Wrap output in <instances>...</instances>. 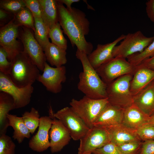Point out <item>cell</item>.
Listing matches in <instances>:
<instances>
[{"mask_svg": "<svg viewBox=\"0 0 154 154\" xmlns=\"http://www.w3.org/2000/svg\"><path fill=\"white\" fill-rule=\"evenodd\" d=\"M59 22L53 25L49 30L48 36L52 43L57 46L66 50L67 43L66 39L64 37L63 31Z\"/></svg>", "mask_w": 154, "mask_h": 154, "instance_id": "cell-27", "label": "cell"}, {"mask_svg": "<svg viewBox=\"0 0 154 154\" xmlns=\"http://www.w3.org/2000/svg\"><path fill=\"white\" fill-rule=\"evenodd\" d=\"M149 117L133 103L124 109L121 124L135 131L148 123Z\"/></svg>", "mask_w": 154, "mask_h": 154, "instance_id": "cell-18", "label": "cell"}, {"mask_svg": "<svg viewBox=\"0 0 154 154\" xmlns=\"http://www.w3.org/2000/svg\"><path fill=\"white\" fill-rule=\"evenodd\" d=\"M16 109L14 100L9 94L0 92V135L6 134L9 126L7 115L10 111Z\"/></svg>", "mask_w": 154, "mask_h": 154, "instance_id": "cell-23", "label": "cell"}, {"mask_svg": "<svg viewBox=\"0 0 154 154\" xmlns=\"http://www.w3.org/2000/svg\"><path fill=\"white\" fill-rule=\"evenodd\" d=\"M14 18L16 23L20 26L26 27L35 31L34 17L31 11L26 7L15 14Z\"/></svg>", "mask_w": 154, "mask_h": 154, "instance_id": "cell-28", "label": "cell"}, {"mask_svg": "<svg viewBox=\"0 0 154 154\" xmlns=\"http://www.w3.org/2000/svg\"><path fill=\"white\" fill-rule=\"evenodd\" d=\"M41 12V18L49 29L59 22L58 4L57 0H38Z\"/></svg>", "mask_w": 154, "mask_h": 154, "instance_id": "cell-22", "label": "cell"}, {"mask_svg": "<svg viewBox=\"0 0 154 154\" xmlns=\"http://www.w3.org/2000/svg\"><path fill=\"white\" fill-rule=\"evenodd\" d=\"M137 66L154 70V56L145 60Z\"/></svg>", "mask_w": 154, "mask_h": 154, "instance_id": "cell-40", "label": "cell"}, {"mask_svg": "<svg viewBox=\"0 0 154 154\" xmlns=\"http://www.w3.org/2000/svg\"><path fill=\"white\" fill-rule=\"evenodd\" d=\"M49 112V114L62 122L74 140H80L90 129L70 107H65L54 113L50 107Z\"/></svg>", "mask_w": 154, "mask_h": 154, "instance_id": "cell-7", "label": "cell"}, {"mask_svg": "<svg viewBox=\"0 0 154 154\" xmlns=\"http://www.w3.org/2000/svg\"><path fill=\"white\" fill-rule=\"evenodd\" d=\"M33 91L32 85L23 87L17 86L8 75L0 72V91L6 93L12 97L16 109L24 107L29 104Z\"/></svg>", "mask_w": 154, "mask_h": 154, "instance_id": "cell-11", "label": "cell"}, {"mask_svg": "<svg viewBox=\"0 0 154 154\" xmlns=\"http://www.w3.org/2000/svg\"><path fill=\"white\" fill-rule=\"evenodd\" d=\"M40 116L38 111L33 107L30 111H26L22 115L23 121L31 134L39 126Z\"/></svg>", "mask_w": 154, "mask_h": 154, "instance_id": "cell-29", "label": "cell"}, {"mask_svg": "<svg viewBox=\"0 0 154 154\" xmlns=\"http://www.w3.org/2000/svg\"><path fill=\"white\" fill-rule=\"evenodd\" d=\"M43 50L46 60L52 66L60 67L66 63V50L50 42Z\"/></svg>", "mask_w": 154, "mask_h": 154, "instance_id": "cell-24", "label": "cell"}, {"mask_svg": "<svg viewBox=\"0 0 154 154\" xmlns=\"http://www.w3.org/2000/svg\"><path fill=\"white\" fill-rule=\"evenodd\" d=\"M42 72L37 81L40 82L48 91L54 94L60 92L62 88V84L65 82L66 79V67L62 66L53 67L46 62Z\"/></svg>", "mask_w": 154, "mask_h": 154, "instance_id": "cell-13", "label": "cell"}, {"mask_svg": "<svg viewBox=\"0 0 154 154\" xmlns=\"http://www.w3.org/2000/svg\"><path fill=\"white\" fill-rule=\"evenodd\" d=\"M133 103L149 117L154 114V86L153 81L133 96Z\"/></svg>", "mask_w": 154, "mask_h": 154, "instance_id": "cell-19", "label": "cell"}, {"mask_svg": "<svg viewBox=\"0 0 154 154\" xmlns=\"http://www.w3.org/2000/svg\"><path fill=\"white\" fill-rule=\"evenodd\" d=\"M0 8L14 15L26 7L23 0H0Z\"/></svg>", "mask_w": 154, "mask_h": 154, "instance_id": "cell-31", "label": "cell"}, {"mask_svg": "<svg viewBox=\"0 0 154 154\" xmlns=\"http://www.w3.org/2000/svg\"><path fill=\"white\" fill-rule=\"evenodd\" d=\"M49 114L52 118L49 136L50 150L52 153L60 151L70 142L71 137L68 129L62 122Z\"/></svg>", "mask_w": 154, "mask_h": 154, "instance_id": "cell-15", "label": "cell"}, {"mask_svg": "<svg viewBox=\"0 0 154 154\" xmlns=\"http://www.w3.org/2000/svg\"><path fill=\"white\" fill-rule=\"evenodd\" d=\"M145 4L146 10L148 17L154 23V0H148Z\"/></svg>", "mask_w": 154, "mask_h": 154, "instance_id": "cell-39", "label": "cell"}, {"mask_svg": "<svg viewBox=\"0 0 154 154\" xmlns=\"http://www.w3.org/2000/svg\"><path fill=\"white\" fill-rule=\"evenodd\" d=\"M136 133L142 141L154 140V126L147 123L135 130Z\"/></svg>", "mask_w": 154, "mask_h": 154, "instance_id": "cell-34", "label": "cell"}, {"mask_svg": "<svg viewBox=\"0 0 154 154\" xmlns=\"http://www.w3.org/2000/svg\"><path fill=\"white\" fill-rule=\"evenodd\" d=\"M153 84H154V79L153 80Z\"/></svg>", "mask_w": 154, "mask_h": 154, "instance_id": "cell-44", "label": "cell"}, {"mask_svg": "<svg viewBox=\"0 0 154 154\" xmlns=\"http://www.w3.org/2000/svg\"><path fill=\"white\" fill-rule=\"evenodd\" d=\"M125 35L122 34L112 42L97 45L96 49L87 55L89 61L94 68L96 70L113 58L112 52L114 48L124 38Z\"/></svg>", "mask_w": 154, "mask_h": 154, "instance_id": "cell-16", "label": "cell"}, {"mask_svg": "<svg viewBox=\"0 0 154 154\" xmlns=\"http://www.w3.org/2000/svg\"><path fill=\"white\" fill-rule=\"evenodd\" d=\"M124 109L108 103L99 115L94 126L106 128L121 124Z\"/></svg>", "mask_w": 154, "mask_h": 154, "instance_id": "cell-17", "label": "cell"}, {"mask_svg": "<svg viewBox=\"0 0 154 154\" xmlns=\"http://www.w3.org/2000/svg\"><path fill=\"white\" fill-rule=\"evenodd\" d=\"M106 128L109 135L111 142L116 145L141 141L137 136L135 131L128 128L121 124Z\"/></svg>", "mask_w": 154, "mask_h": 154, "instance_id": "cell-21", "label": "cell"}, {"mask_svg": "<svg viewBox=\"0 0 154 154\" xmlns=\"http://www.w3.org/2000/svg\"><path fill=\"white\" fill-rule=\"evenodd\" d=\"M135 67V73L131 82L130 91L133 96L143 89L154 79V70Z\"/></svg>", "mask_w": 154, "mask_h": 154, "instance_id": "cell-20", "label": "cell"}, {"mask_svg": "<svg viewBox=\"0 0 154 154\" xmlns=\"http://www.w3.org/2000/svg\"><path fill=\"white\" fill-rule=\"evenodd\" d=\"M78 154H92L96 149L111 142L107 128L94 126L80 140Z\"/></svg>", "mask_w": 154, "mask_h": 154, "instance_id": "cell-10", "label": "cell"}, {"mask_svg": "<svg viewBox=\"0 0 154 154\" xmlns=\"http://www.w3.org/2000/svg\"><path fill=\"white\" fill-rule=\"evenodd\" d=\"M20 26L14 18L2 27L0 30V44L6 51L10 61L19 52L23 51L20 42L17 40Z\"/></svg>", "mask_w": 154, "mask_h": 154, "instance_id": "cell-12", "label": "cell"}, {"mask_svg": "<svg viewBox=\"0 0 154 154\" xmlns=\"http://www.w3.org/2000/svg\"><path fill=\"white\" fill-rule=\"evenodd\" d=\"M7 117L9 126H11L14 130L12 137L14 140H16L20 144L25 138H30L31 133L25 124L22 117H19L9 114Z\"/></svg>", "mask_w": 154, "mask_h": 154, "instance_id": "cell-25", "label": "cell"}, {"mask_svg": "<svg viewBox=\"0 0 154 154\" xmlns=\"http://www.w3.org/2000/svg\"><path fill=\"white\" fill-rule=\"evenodd\" d=\"M148 123L154 126V114L149 117Z\"/></svg>", "mask_w": 154, "mask_h": 154, "instance_id": "cell-43", "label": "cell"}, {"mask_svg": "<svg viewBox=\"0 0 154 154\" xmlns=\"http://www.w3.org/2000/svg\"><path fill=\"white\" fill-rule=\"evenodd\" d=\"M20 38L23 46V51L29 56L38 69L42 71L46 58L43 48L35 38L33 31L22 26Z\"/></svg>", "mask_w": 154, "mask_h": 154, "instance_id": "cell-9", "label": "cell"}, {"mask_svg": "<svg viewBox=\"0 0 154 154\" xmlns=\"http://www.w3.org/2000/svg\"><path fill=\"white\" fill-rule=\"evenodd\" d=\"M131 74L123 75L107 84L109 103L124 109L133 103V95L130 91Z\"/></svg>", "mask_w": 154, "mask_h": 154, "instance_id": "cell-5", "label": "cell"}, {"mask_svg": "<svg viewBox=\"0 0 154 154\" xmlns=\"http://www.w3.org/2000/svg\"><path fill=\"white\" fill-rule=\"evenodd\" d=\"M76 56L81 61L83 71L79 75L78 89L85 96L94 99L108 98L107 84L102 80L90 64L87 55L77 49Z\"/></svg>", "mask_w": 154, "mask_h": 154, "instance_id": "cell-2", "label": "cell"}, {"mask_svg": "<svg viewBox=\"0 0 154 154\" xmlns=\"http://www.w3.org/2000/svg\"><path fill=\"white\" fill-rule=\"evenodd\" d=\"M135 67L125 59L113 58L96 70L103 81L108 84L116 78L135 72Z\"/></svg>", "mask_w": 154, "mask_h": 154, "instance_id": "cell-8", "label": "cell"}, {"mask_svg": "<svg viewBox=\"0 0 154 154\" xmlns=\"http://www.w3.org/2000/svg\"><path fill=\"white\" fill-rule=\"evenodd\" d=\"M10 61L11 65L8 75L17 86L23 87L32 85L37 80L40 70L23 51Z\"/></svg>", "mask_w": 154, "mask_h": 154, "instance_id": "cell-3", "label": "cell"}, {"mask_svg": "<svg viewBox=\"0 0 154 154\" xmlns=\"http://www.w3.org/2000/svg\"><path fill=\"white\" fill-rule=\"evenodd\" d=\"M26 7L32 13L33 16L41 18L40 6L38 0H23Z\"/></svg>", "mask_w": 154, "mask_h": 154, "instance_id": "cell-37", "label": "cell"}, {"mask_svg": "<svg viewBox=\"0 0 154 154\" xmlns=\"http://www.w3.org/2000/svg\"><path fill=\"white\" fill-rule=\"evenodd\" d=\"M52 121V118L50 116L40 117L38 131L28 143L29 146L31 150L41 152L50 147L49 133Z\"/></svg>", "mask_w": 154, "mask_h": 154, "instance_id": "cell-14", "label": "cell"}, {"mask_svg": "<svg viewBox=\"0 0 154 154\" xmlns=\"http://www.w3.org/2000/svg\"><path fill=\"white\" fill-rule=\"evenodd\" d=\"M92 154H122L117 146L111 142L96 149Z\"/></svg>", "mask_w": 154, "mask_h": 154, "instance_id": "cell-36", "label": "cell"}, {"mask_svg": "<svg viewBox=\"0 0 154 154\" xmlns=\"http://www.w3.org/2000/svg\"><path fill=\"white\" fill-rule=\"evenodd\" d=\"M7 57V54L6 51L0 46V72L8 75L11 69V62L8 60Z\"/></svg>", "mask_w": 154, "mask_h": 154, "instance_id": "cell-35", "label": "cell"}, {"mask_svg": "<svg viewBox=\"0 0 154 154\" xmlns=\"http://www.w3.org/2000/svg\"><path fill=\"white\" fill-rule=\"evenodd\" d=\"M108 103V98L94 99L84 96L79 100L72 99L69 104L73 111L90 128Z\"/></svg>", "mask_w": 154, "mask_h": 154, "instance_id": "cell-4", "label": "cell"}, {"mask_svg": "<svg viewBox=\"0 0 154 154\" xmlns=\"http://www.w3.org/2000/svg\"><path fill=\"white\" fill-rule=\"evenodd\" d=\"M152 42L141 52L137 53L127 58V61L135 66L154 56V36Z\"/></svg>", "mask_w": 154, "mask_h": 154, "instance_id": "cell-30", "label": "cell"}, {"mask_svg": "<svg viewBox=\"0 0 154 154\" xmlns=\"http://www.w3.org/2000/svg\"><path fill=\"white\" fill-rule=\"evenodd\" d=\"M154 36L147 37L140 31L125 35L120 43L116 46L112 52L113 58L125 59L137 53H140L153 41Z\"/></svg>", "mask_w": 154, "mask_h": 154, "instance_id": "cell-6", "label": "cell"}, {"mask_svg": "<svg viewBox=\"0 0 154 154\" xmlns=\"http://www.w3.org/2000/svg\"><path fill=\"white\" fill-rule=\"evenodd\" d=\"M10 13L6 11L0 9V22H4L8 17L9 14Z\"/></svg>", "mask_w": 154, "mask_h": 154, "instance_id": "cell-42", "label": "cell"}, {"mask_svg": "<svg viewBox=\"0 0 154 154\" xmlns=\"http://www.w3.org/2000/svg\"><path fill=\"white\" fill-rule=\"evenodd\" d=\"M58 1L62 3V4H64L66 6V8L68 9H70L72 7H71L72 4L75 2H77L80 1L79 0H58Z\"/></svg>", "mask_w": 154, "mask_h": 154, "instance_id": "cell-41", "label": "cell"}, {"mask_svg": "<svg viewBox=\"0 0 154 154\" xmlns=\"http://www.w3.org/2000/svg\"><path fill=\"white\" fill-rule=\"evenodd\" d=\"M58 4L59 23L64 32L69 38L72 46L87 55L92 51V44L87 41L85 36L90 31V22L84 12L72 7H65L57 0Z\"/></svg>", "mask_w": 154, "mask_h": 154, "instance_id": "cell-1", "label": "cell"}, {"mask_svg": "<svg viewBox=\"0 0 154 154\" xmlns=\"http://www.w3.org/2000/svg\"><path fill=\"white\" fill-rule=\"evenodd\" d=\"M35 21V37L43 50L50 42L48 38L49 29L41 18L33 16Z\"/></svg>", "mask_w": 154, "mask_h": 154, "instance_id": "cell-26", "label": "cell"}, {"mask_svg": "<svg viewBox=\"0 0 154 154\" xmlns=\"http://www.w3.org/2000/svg\"><path fill=\"white\" fill-rule=\"evenodd\" d=\"M143 141L130 142L116 145L122 154H139Z\"/></svg>", "mask_w": 154, "mask_h": 154, "instance_id": "cell-32", "label": "cell"}, {"mask_svg": "<svg viewBox=\"0 0 154 154\" xmlns=\"http://www.w3.org/2000/svg\"><path fill=\"white\" fill-rule=\"evenodd\" d=\"M15 147L10 137L6 134L0 135V154H15Z\"/></svg>", "mask_w": 154, "mask_h": 154, "instance_id": "cell-33", "label": "cell"}, {"mask_svg": "<svg viewBox=\"0 0 154 154\" xmlns=\"http://www.w3.org/2000/svg\"><path fill=\"white\" fill-rule=\"evenodd\" d=\"M139 154H154V140L143 142Z\"/></svg>", "mask_w": 154, "mask_h": 154, "instance_id": "cell-38", "label": "cell"}]
</instances>
